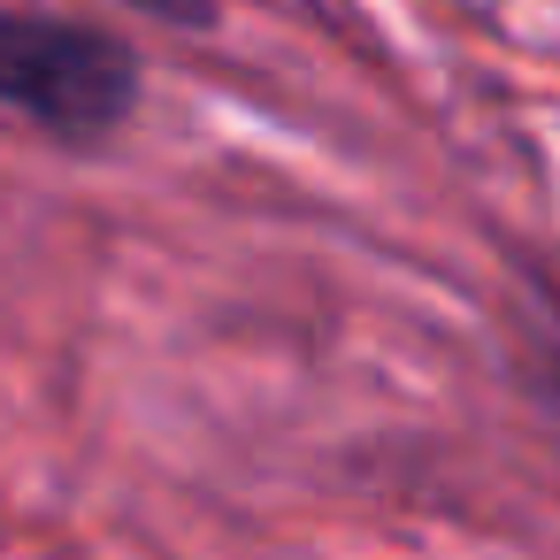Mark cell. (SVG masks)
Instances as JSON below:
<instances>
[{
	"mask_svg": "<svg viewBox=\"0 0 560 560\" xmlns=\"http://www.w3.org/2000/svg\"><path fill=\"white\" fill-rule=\"evenodd\" d=\"M139 101L147 62L124 32L55 9H0V116L32 124L70 154H101L131 131Z\"/></svg>",
	"mask_w": 560,
	"mask_h": 560,
	"instance_id": "cell-1",
	"label": "cell"
},
{
	"mask_svg": "<svg viewBox=\"0 0 560 560\" xmlns=\"http://www.w3.org/2000/svg\"><path fill=\"white\" fill-rule=\"evenodd\" d=\"M116 9L147 16V24H170V32H215V24H223L215 0H116Z\"/></svg>",
	"mask_w": 560,
	"mask_h": 560,
	"instance_id": "cell-2",
	"label": "cell"
},
{
	"mask_svg": "<svg viewBox=\"0 0 560 560\" xmlns=\"http://www.w3.org/2000/svg\"><path fill=\"white\" fill-rule=\"evenodd\" d=\"M545 384H552V392H560V353H545Z\"/></svg>",
	"mask_w": 560,
	"mask_h": 560,
	"instance_id": "cell-3",
	"label": "cell"
}]
</instances>
